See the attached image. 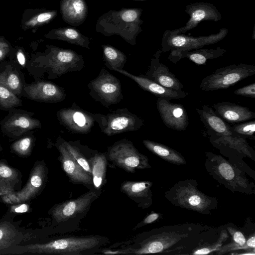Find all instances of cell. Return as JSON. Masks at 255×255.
<instances>
[{
    "instance_id": "cell-1",
    "label": "cell",
    "mask_w": 255,
    "mask_h": 255,
    "mask_svg": "<svg viewBox=\"0 0 255 255\" xmlns=\"http://www.w3.org/2000/svg\"><path fill=\"white\" fill-rule=\"evenodd\" d=\"M213 227L197 223L166 226L144 232L131 247L114 250V254H189L201 243L208 241Z\"/></svg>"
},
{
    "instance_id": "cell-2",
    "label": "cell",
    "mask_w": 255,
    "mask_h": 255,
    "mask_svg": "<svg viewBox=\"0 0 255 255\" xmlns=\"http://www.w3.org/2000/svg\"><path fill=\"white\" fill-rule=\"evenodd\" d=\"M141 8H122L110 10L98 17L96 30L105 36L118 35L131 45L136 44L137 36L142 31Z\"/></svg>"
},
{
    "instance_id": "cell-3",
    "label": "cell",
    "mask_w": 255,
    "mask_h": 255,
    "mask_svg": "<svg viewBox=\"0 0 255 255\" xmlns=\"http://www.w3.org/2000/svg\"><path fill=\"white\" fill-rule=\"evenodd\" d=\"M205 166L208 173L232 192L247 195L255 194V185L242 170L221 155L205 152Z\"/></svg>"
},
{
    "instance_id": "cell-4",
    "label": "cell",
    "mask_w": 255,
    "mask_h": 255,
    "mask_svg": "<svg viewBox=\"0 0 255 255\" xmlns=\"http://www.w3.org/2000/svg\"><path fill=\"white\" fill-rule=\"evenodd\" d=\"M195 179L181 180L164 193L165 198L174 206L209 215L217 208V199L200 191Z\"/></svg>"
},
{
    "instance_id": "cell-5",
    "label": "cell",
    "mask_w": 255,
    "mask_h": 255,
    "mask_svg": "<svg viewBox=\"0 0 255 255\" xmlns=\"http://www.w3.org/2000/svg\"><path fill=\"white\" fill-rule=\"evenodd\" d=\"M102 245V238L98 236L64 238L44 244H35L24 247L27 252L39 254L66 255H82L93 251Z\"/></svg>"
},
{
    "instance_id": "cell-6",
    "label": "cell",
    "mask_w": 255,
    "mask_h": 255,
    "mask_svg": "<svg viewBox=\"0 0 255 255\" xmlns=\"http://www.w3.org/2000/svg\"><path fill=\"white\" fill-rule=\"evenodd\" d=\"M46 47L40 58L49 72V78H56L69 72L80 71L83 68V57L75 51L47 44Z\"/></svg>"
},
{
    "instance_id": "cell-7",
    "label": "cell",
    "mask_w": 255,
    "mask_h": 255,
    "mask_svg": "<svg viewBox=\"0 0 255 255\" xmlns=\"http://www.w3.org/2000/svg\"><path fill=\"white\" fill-rule=\"evenodd\" d=\"M255 65L240 63L216 69L201 81L200 87L204 91L225 89L255 75Z\"/></svg>"
},
{
    "instance_id": "cell-8",
    "label": "cell",
    "mask_w": 255,
    "mask_h": 255,
    "mask_svg": "<svg viewBox=\"0 0 255 255\" xmlns=\"http://www.w3.org/2000/svg\"><path fill=\"white\" fill-rule=\"evenodd\" d=\"M107 155L113 164L128 172L151 168L148 157L139 152L127 139L117 141L109 147Z\"/></svg>"
},
{
    "instance_id": "cell-9",
    "label": "cell",
    "mask_w": 255,
    "mask_h": 255,
    "mask_svg": "<svg viewBox=\"0 0 255 255\" xmlns=\"http://www.w3.org/2000/svg\"><path fill=\"white\" fill-rule=\"evenodd\" d=\"M102 132L111 136L127 131H136L144 125V121L128 109H118L106 115L93 114Z\"/></svg>"
},
{
    "instance_id": "cell-10",
    "label": "cell",
    "mask_w": 255,
    "mask_h": 255,
    "mask_svg": "<svg viewBox=\"0 0 255 255\" xmlns=\"http://www.w3.org/2000/svg\"><path fill=\"white\" fill-rule=\"evenodd\" d=\"M87 87L92 98L108 108L123 99L120 80L104 68L89 83Z\"/></svg>"
},
{
    "instance_id": "cell-11",
    "label": "cell",
    "mask_w": 255,
    "mask_h": 255,
    "mask_svg": "<svg viewBox=\"0 0 255 255\" xmlns=\"http://www.w3.org/2000/svg\"><path fill=\"white\" fill-rule=\"evenodd\" d=\"M228 29L221 28L214 34L199 37L186 35L185 34H174L166 30L162 36L161 50L162 53L177 51H190L215 44L223 39L227 35Z\"/></svg>"
},
{
    "instance_id": "cell-12",
    "label": "cell",
    "mask_w": 255,
    "mask_h": 255,
    "mask_svg": "<svg viewBox=\"0 0 255 255\" xmlns=\"http://www.w3.org/2000/svg\"><path fill=\"white\" fill-rule=\"evenodd\" d=\"M56 115L59 123L73 133H88L95 122L93 113L84 110L75 103L71 107L60 109Z\"/></svg>"
},
{
    "instance_id": "cell-13",
    "label": "cell",
    "mask_w": 255,
    "mask_h": 255,
    "mask_svg": "<svg viewBox=\"0 0 255 255\" xmlns=\"http://www.w3.org/2000/svg\"><path fill=\"white\" fill-rule=\"evenodd\" d=\"M209 141L223 154L228 157H249L255 160V152L246 139L234 135H219L207 132Z\"/></svg>"
},
{
    "instance_id": "cell-14",
    "label": "cell",
    "mask_w": 255,
    "mask_h": 255,
    "mask_svg": "<svg viewBox=\"0 0 255 255\" xmlns=\"http://www.w3.org/2000/svg\"><path fill=\"white\" fill-rule=\"evenodd\" d=\"M98 197L97 192L88 191L77 198L57 204L51 211V216L58 223L68 221L87 211Z\"/></svg>"
},
{
    "instance_id": "cell-15",
    "label": "cell",
    "mask_w": 255,
    "mask_h": 255,
    "mask_svg": "<svg viewBox=\"0 0 255 255\" xmlns=\"http://www.w3.org/2000/svg\"><path fill=\"white\" fill-rule=\"evenodd\" d=\"M185 11L189 16V20L185 25L170 31L174 34H185L187 31L195 28L202 21H218L222 15L217 8L212 3L200 2L186 5Z\"/></svg>"
},
{
    "instance_id": "cell-16",
    "label": "cell",
    "mask_w": 255,
    "mask_h": 255,
    "mask_svg": "<svg viewBox=\"0 0 255 255\" xmlns=\"http://www.w3.org/2000/svg\"><path fill=\"white\" fill-rule=\"evenodd\" d=\"M156 107L166 127L177 131L186 129L189 125V118L183 105L158 98Z\"/></svg>"
},
{
    "instance_id": "cell-17",
    "label": "cell",
    "mask_w": 255,
    "mask_h": 255,
    "mask_svg": "<svg viewBox=\"0 0 255 255\" xmlns=\"http://www.w3.org/2000/svg\"><path fill=\"white\" fill-rule=\"evenodd\" d=\"M162 53L161 49L157 50L151 58L148 70L145 74L140 75L164 87L182 90L184 87L183 84L170 72L167 66L160 62Z\"/></svg>"
},
{
    "instance_id": "cell-18",
    "label": "cell",
    "mask_w": 255,
    "mask_h": 255,
    "mask_svg": "<svg viewBox=\"0 0 255 255\" xmlns=\"http://www.w3.org/2000/svg\"><path fill=\"white\" fill-rule=\"evenodd\" d=\"M116 71L133 80L142 89L156 96L158 98L170 101L172 99L185 98L188 93L182 90H175L162 86L140 75H134L123 69Z\"/></svg>"
},
{
    "instance_id": "cell-19",
    "label": "cell",
    "mask_w": 255,
    "mask_h": 255,
    "mask_svg": "<svg viewBox=\"0 0 255 255\" xmlns=\"http://www.w3.org/2000/svg\"><path fill=\"white\" fill-rule=\"evenodd\" d=\"M24 90L31 99L43 102H60L66 97L63 88L46 81L28 85L24 87Z\"/></svg>"
},
{
    "instance_id": "cell-20",
    "label": "cell",
    "mask_w": 255,
    "mask_h": 255,
    "mask_svg": "<svg viewBox=\"0 0 255 255\" xmlns=\"http://www.w3.org/2000/svg\"><path fill=\"white\" fill-rule=\"evenodd\" d=\"M57 146L62 168L73 184L84 185L93 184L92 176L89 174L75 160L66 148L63 139Z\"/></svg>"
},
{
    "instance_id": "cell-21",
    "label": "cell",
    "mask_w": 255,
    "mask_h": 255,
    "mask_svg": "<svg viewBox=\"0 0 255 255\" xmlns=\"http://www.w3.org/2000/svg\"><path fill=\"white\" fill-rule=\"evenodd\" d=\"M153 183L148 180L125 181L121 186V191L135 202L139 208L147 209L152 204Z\"/></svg>"
},
{
    "instance_id": "cell-22",
    "label": "cell",
    "mask_w": 255,
    "mask_h": 255,
    "mask_svg": "<svg viewBox=\"0 0 255 255\" xmlns=\"http://www.w3.org/2000/svg\"><path fill=\"white\" fill-rule=\"evenodd\" d=\"M1 125L2 131L10 136H18L41 127V123L38 120L21 113L9 115L1 122Z\"/></svg>"
},
{
    "instance_id": "cell-23",
    "label": "cell",
    "mask_w": 255,
    "mask_h": 255,
    "mask_svg": "<svg viewBox=\"0 0 255 255\" xmlns=\"http://www.w3.org/2000/svg\"><path fill=\"white\" fill-rule=\"evenodd\" d=\"M215 112L228 124H236L255 118V113L246 107L229 102H222L212 106Z\"/></svg>"
},
{
    "instance_id": "cell-24",
    "label": "cell",
    "mask_w": 255,
    "mask_h": 255,
    "mask_svg": "<svg viewBox=\"0 0 255 255\" xmlns=\"http://www.w3.org/2000/svg\"><path fill=\"white\" fill-rule=\"evenodd\" d=\"M227 51L224 48H199L190 51L172 50L168 57L169 60L176 63L183 58H187L194 63L204 65L208 60L214 59L224 55Z\"/></svg>"
},
{
    "instance_id": "cell-25",
    "label": "cell",
    "mask_w": 255,
    "mask_h": 255,
    "mask_svg": "<svg viewBox=\"0 0 255 255\" xmlns=\"http://www.w3.org/2000/svg\"><path fill=\"white\" fill-rule=\"evenodd\" d=\"M45 176V165L37 164L32 169L25 186L20 191L12 193L14 203L28 201L36 195L43 186Z\"/></svg>"
},
{
    "instance_id": "cell-26",
    "label": "cell",
    "mask_w": 255,
    "mask_h": 255,
    "mask_svg": "<svg viewBox=\"0 0 255 255\" xmlns=\"http://www.w3.org/2000/svg\"><path fill=\"white\" fill-rule=\"evenodd\" d=\"M60 11L63 20L73 26L83 23L88 14L85 0H61Z\"/></svg>"
},
{
    "instance_id": "cell-27",
    "label": "cell",
    "mask_w": 255,
    "mask_h": 255,
    "mask_svg": "<svg viewBox=\"0 0 255 255\" xmlns=\"http://www.w3.org/2000/svg\"><path fill=\"white\" fill-rule=\"evenodd\" d=\"M196 111L207 132L219 135H233L231 131L230 125L227 123L208 105H204Z\"/></svg>"
},
{
    "instance_id": "cell-28",
    "label": "cell",
    "mask_w": 255,
    "mask_h": 255,
    "mask_svg": "<svg viewBox=\"0 0 255 255\" xmlns=\"http://www.w3.org/2000/svg\"><path fill=\"white\" fill-rule=\"evenodd\" d=\"M57 15L56 10H47L43 8L26 9L22 15L21 28L24 30L37 29L52 21Z\"/></svg>"
},
{
    "instance_id": "cell-29",
    "label": "cell",
    "mask_w": 255,
    "mask_h": 255,
    "mask_svg": "<svg viewBox=\"0 0 255 255\" xmlns=\"http://www.w3.org/2000/svg\"><path fill=\"white\" fill-rule=\"evenodd\" d=\"M44 37L66 41L70 44L90 49L89 38L74 27L67 26L54 28L45 34Z\"/></svg>"
},
{
    "instance_id": "cell-30",
    "label": "cell",
    "mask_w": 255,
    "mask_h": 255,
    "mask_svg": "<svg viewBox=\"0 0 255 255\" xmlns=\"http://www.w3.org/2000/svg\"><path fill=\"white\" fill-rule=\"evenodd\" d=\"M142 143L151 152L170 163L181 165L186 163L179 152L166 145L148 139L143 140Z\"/></svg>"
},
{
    "instance_id": "cell-31",
    "label": "cell",
    "mask_w": 255,
    "mask_h": 255,
    "mask_svg": "<svg viewBox=\"0 0 255 255\" xmlns=\"http://www.w3.org/2000/svg\"><path fill=\"white\" fill-rule=\"evenodd\" d=\"M92 170L93 184L99 190L106 182L107 157L102 153H97L88 159Z\"/></svg>"
},
{
    "instance_id": "cell-32",
    "label": "cell",
    "mask_w": 255,
    "mask_h": 255,
    "mask_svg": "<svg viewBox=\"0 0 255 255\" xmlns=\"http://www.w3.org/2000/svg\"><path fill=\"white\" fill-rule=\"evenodd\" d=\"M19 181L18 171L0 161V195L13 193L15 186Z\"/></svg>"
},
{
    "instance_id": "cell-33",
    "label": "cell",
    "mask_w": 255,
    "mask_h": 255,
    "mask_svg": "<svg viewBox=\"0 0 255 255\" xmlns=\"http://www.w3.org/2000/svg\"><path fill=\"white\" fill-rule=\"evenodd\" d=\"M105 65L110 70H122L127 62V58L125 53L110 45L103 44Z\"/></svg>"
},
{
    "instance_id": "cell-34",
    "label": "cell",
    "mask_w": 255,
    "mask_h": 255,
    "mask_svg": "<svg viewBox=\"0 0 255 255\" xmlns=\"http://www.w3.org/2000/svg\"><path fill=\"white\" fill-rule=\"evenodd\" d=\"M229 238V234L226 229L222 228L219 238L215 242L212 244L206 243V242L202 243L194 249L190 254L207 255L215 253L221 248Z\"/></svg>"
},
{
    "instance_id": "cell-35",
    "label": "cell",
    "mask_w": 255,
    "mask_h": 255,
    "mask_svg": "<svg viewBox=\"0 0 255 255\" xmlns=\"http://www.w3.org/2000/svg\"><path fill=\"white\" fill-rule=\"evenodd\" d=\"M19 236L18 231L10 223H0V251L12 246Z\"/></svg>"
},
{
    "instance_id": "cell-36",
    "label": "cell",
    "mask_w": 255,
    "mask_h": 255,
    "mask_svg": "<svg viewBox=\"0 0 255 255\" xmlns=\"http://www.w3.org/2000/svg\"><path fill=\"white\" fill-rule=\"evenodd\" d=\"M0 83L15 95H19L22 84L18 73L12 70L6 69L0 73Z\"/></svg>"
},
{
    "instance_id": "cell-37",
    "label": "cell",
    "mask_w": 255,
    "mask_h": 255,
    "mask_svg": "<svg viewBox=\"0 0 255 255\" xmlns=\"http://www.w3.org/2000/svg\"><path fill=\"white\" fill-rule=\"evenodd\" d=\"M232 134L244 139H255V121H247L230 125Z\"/></svg>"
},
{
    "instance_id": "cell-38",
    "label": "cell",
    "mask_w": 255,
    "mask_h": 255,
    "mask_svg": "<svg viewBox=\"0 0 255 255\" xmlns=\"http://www.w3.org/2000/svg\"><path fill=\"white\" fill-rule=\"evenodd\" d=\"M21 100L12 92L0 83V106L10 109L21 104Z\"/></svg>"
},
{
    "instance_id": "cell-39",
    "label": "cell",
    "mask_w": 255,
    "mask_h": 255,
    "mask_svg": "<svg viewBox=\"0 0 255 255\" xmlns=\"http://www.w3.org/2000/svg\"><path fill=\"white\" fill-rule=\"evenodd\" d=\"M63 143L75 160L77 163L90 175L92 176V170L88 159L82 153L80 150L73 145L70 142L63 140Z\"/></svg>"
},
{
    "instance_id": "cell-40",
    "label": "cell",
    "mask_w": 255,
    "mask_h": 255,
    "mask_svg": "<svg viewBox=\"0 0 255 255\" xmlns=\"http://www.w3.org/2000/svg\"><path fill=\"white\" fill-rule=\"evenodd\" d=\"M32 138L26 136L14 142L11 146L12 149L20 155H28L31 151Z\"/></svg>"
},
{
    "instance_id": "cell-41",
    "label": "cell",
    "mask_w": 255,
    "mask_h": 255,
    "mask_svg": "<svg viewBox=\"0 0 255 255\" xmlns=\"http://www.w3.org/2000/svg\"><path fill=\"white\" fill-rule=\"evenodd\" d=\"M234 93L237 95L254 99L255 98V83L254 82L239 88L236 90Z\"/></svg>"
},
{
    "instance_id": "cell-42",
    "label": "cell",
    "mask_w": 255,
    "mask_h": 255,
    "mask_svg": "<svg viewBox=\"0 0 255 255\" xmlns=\"http://www.w3.org/2000/svg\"><path fill=\"white\" fill-rule=\"evenodd\" d=\"M161 214L159 213L152 212L150 214L144 218L143 220H142L139 223H138L134 227L133 230H134L144 226L151 224L154 222L159 220L161 218Z\"/></svg>"
},
{
    "instance_id": "cell-43",
    "label": "cell",
    "mask_w": 255,
    "mask_h": 255,
    "mask_svg": "<svg viewBox=\"0 0 255 255\" xmlns=\"http://www.w3.org/2000/svg\"><path fill=\"white\" fill-rule=\"evenodd\" d=\"M10 50V44L4 37L0 36V61L4 59Z\"/></svg>"
},
{
    "instance_id": "cell-44",
    "label": "cell",
    "mask_w": 255,
    "mask_h": 255,
    "mask_svg": "<svg viewBox=\"0 0 255 255\" xmlns=\"http://www.w3.org/2000/svg\"><path fill=\"white\" fill-rule=\"evenodd\" d=\"M28 206L26 204H20L17 206H12L11 211L12 212L16 213H24L26 212L28 210Z\"/></svg>"
},
{
    "instance_id": "cell-45",
    "label": "cell",
    "mask_w": 255,
    "mask_h": 255,
    "mask_svg": "<svg viewBox=\"0 0 255 255\" xmlns=\"http://www.w3.org/2000/svg\"><path fill=\"white\" fill-rule=\"evenodd\" d=\"M17 58L20 64L23 65L25 63V56L22 50L18 49L17 52Z\"/></svg>"
},
{
    "instance_id": "cell-46",
    "label": "cell",
    "mask_w": 255,
    "mask_h": 255,
    "mask_svg": "<svg viewBox=\"0 0 255 255\" xmlns=\"http://www.w3.org/2000/svg\"><path fill=\"white\" fill-rule=\"evenodd\" d=\"M135 0V1H144V0Z\"/></svg>"
},
{
    "instance_id": "cell-47",
    "label": "cell",
    "mask_w": 255,
    "mask_h": 255,
    "mask_svg": "<svg viewBox=\"0 0 255 255\" xmlns=\"http://www.w3.org/2000/svg\"></svg>"
}]
</instances>
